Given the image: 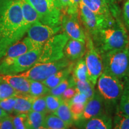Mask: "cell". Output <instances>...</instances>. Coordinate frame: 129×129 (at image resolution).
Instances as JSON below:
<instances>
[{"label": "cell", "mask_w": 129, "mask_h": 129, "mask_svg": "<svg viewBox=\"0 0 129 129\" xmlns=\"http://www.w3.org/2000/svg\"><path fill=\"white\" fill-rule=\"evenodd\" d=\"M29 28L23 20L19 0H0V60Z\"/></svg>", "instance_id": "obj_1"}, {"label": "cell", "mask_w": 129, "mask_h": 129, "mask_svg": "<svg viewBox=\"0 0 129 129\" xmlns=\"http://www.w3.org/2000/svg\"><path fill=\"white\" fill-rule=\"evenodd\" d=\"M81 0H70V4L68 9L66 12H63L67 13H78L79 4H80Z\"/></svg>", "instance_id": "obj_42"}, {"label": "cell", "mask_w": 129, "mask_h": 129, "mask_svg": "<svg viewBox=\"0 0 129 129\" xmlns=\"http://www.w3.org/2000/svg\"><path fill=\"white\" fill-rule=\"evenodd\" d=\"M77 92V90L75 88V86L69 87L67 88L64 91V92L62 93L61 98L63 101L69 102L72 98L74 96V95L76 94Z\"/></svg>", "instance_id": "obj_41"}, {"label": "cell", "mask_w": 129, "mask_h": 129, "mask_svg": "<svg viewBox=\"0 0 129 129\" xmlns=\"http://www.w3.org/2000/svg\"><path fill=\"white\" fill-rule=\"evenodd\" d=\"M91 37L100 54L129 47L128 31L121 20H114L98 29Z\"/></svg>", "instance_id": "obj_2"}, {"label": "cell", "mask_w": 129, "mask_h": 129, "mask_svg": "<svg viewBox=\"0 0 129 129\" xmlns=\"http://www.w3.org/2000/svg\"><path fill=\"white\" fill-rule=\"evenodd\" d=\"M16 104V96L0 101V107L8 114H12L14 111Z\"/></svg>", "instance_id": "obj_36"}, {"label": "cell", "mask_w": 129, "mask_h": 129, "mask_svg": "<svg viewBox=\"0 0 129 129\" xmlns=\"http://www.w3.org/2000/svg\"><path fill=\"white\" fill-rule=\"evenodd\" d=\"M116 1H117L118 3H120V2H121V1H122V0H116Z\"/></svg>", "instance_id": "obj_46"}, {"label": "cell", "mask_w": 129, "mask_h": 129, "mask_svg": "<svg viewBox=\"0 0 129 129\" xmlns=\"http://www.w3.org/2000/svg\"><path fill=\"white\" fill-rule=\"evenodd\" d=\"M107 5L110 10L111 13L114 19L116 20H121V11L120 6H118V3L116 0H102Z\"/></svg>", "instance_id": "obj_33"}, {"label": "cell", "mask_w": 129, "mask_h": 129, "mask_svg": "<svg viewBox=\"0 0 129 129\" xmlns=\"http://www.w3.org/2000/svg\"><path fill=\"white\" fill-rule=\"evenodd\" d=\"M47 114L30 111L27 114L25 125L26 129H35L43 126Z\"/></svg>", "instance_id": "obj_22"}, {"label": "cell", "mask_w": 129, "mask_h": 129, "mask_svg": "<svg viewBox=\"0 0 129 129\" xmlns=\"http://www.w3.org/2000/svg\"><path fill=\"white\" fill-rule=\"evenodd\" d=\"M43 126L47 129H68L69 127L65 122L53 113L46 115Z\"/></svg>", "instance_id": "obj_23"}, {"label": "cell", "mask_w": 129, "mask_h": 129, "mask_svg": "<svg viewBox=\"0 0 129 129\" xmlns=\"http://www.w3.org/2000/svg\"><path fill=\"white\" fill-rule=\"evenodd\" d=\"M74 123L80 120L84 111L85 104H69Z\"/></svg>", "instance_id": "obj_35"}, {"label": "cell", "mask_w": 129, "mask_h": 129, "mask_svg": "<svg viewBox=\"0 0 129 129\" xmlns=\"http://www.w3.org/2000/svg\"><path fill=\"white\" fill-rule=\"evenodd\" d=\"M7 115H9V114L6 112L4 110H3V109L0 107V119L2 118L3 117H6V116Z\"/></svg>", "instance_id": "obj_44"}, {"label": "cell", "mask_w": 129, "mask_h": 129, "mask_svg": "<svg viewBox=\"0 0 129 129\" xmlns=\"http://www.w3.org/2000/svg\"><path fill=\"white\" fill-rule=\"evenodd\" d=\"M85 51V43L69 38L64 48V56L70 62H76L84 56Z\"/></svg>", "instance_id": "obj_16"}, {"label": "cell", "mask_w": 129, "mask_h": 129, "mask_svg": "<svg viewBox=\"0 0 129 129\" xmlns=\"http://www.w3.org/2000/svg\"><path fill=\"white\" fill-rule=\"evenodd\" d=\"M25 1L36 10L41 23L52 27L61 26L62 8L59 0Z\"/></svg>", "instance_id": "obj_4"}, {"label": "cell", "mask_w": 129, "mask_h": 129, "mask_svg": "<svg viewBox=\"0 0 129 129\" xmlns=\"http://www.w3.org/2000/svg\"><path fill=\"white\" fill-rule=\"evenodd\" d=\"M59 3L62 6V12H66L68 9L69 4H70V0H59Z\"/></svg>", "instance_id": "obj_43"}, {"label": "cell", "mask_w": 129, "mask_h": 129, "mask_svg": "<svg viewBox=\"0 0 129 129\" xmlns=\"http://www.w3.org/2000/svg\"><path fill=\"white\" fill-rule=\"evenodd\" d=\"M86 51L84 56L87 68L89 80L93 85L96 84L97 81L103 72V62L101 55L95 47L91 37L85 33Z\"/></svg>", "instance_id": "obj_8"}, {"label": "cell", "mask_w": 129, "mask_h": 129, "mask_svg": "<svg viewBox=\"0 0 129 129\" xmlns=\"http://www.w3.org/2000/svg\"><path fill=\"white\" fill-rule=\"evenodd\" d=\"M35 129H47V128H46V127H44L43 126H41V127H38V128H35Z\"/></svg>", "instance_id": "obj_45"}, {"label": "cell", "mask_w": 129, "mask_h": 129, "mask_svg": "<svg viewBox=\"0 0 129 129\" xmlns=\"http://www.w3.org/2000/svg\"><path fill=\"white\" fill-rule=\"evenodd\" d=\"M75 62H71L68 66L58 71L46 80L41 81L50 89L55 87L66 78H67L73 72Z\"/></svg>", "instance_id": "obj_18"}, {"label": "cell", "mask_w": 129, "mask_h": 129, "mask_svg": "<svg viewBox=\"0 0 129 129\" xmlns=\"http://www.w3.org/2000/svg\"><path fill=\"white\" fill-rule=\"evenodd\" d=\"M122 20L127 31L129 32V0H126L124 4Z\"/></svg>", "instance_id": "obj_39"}, {"label": "cell", "mask_w": 129, "mask_h": 129, "mask_svg": "<svg viewBox=\"0 0 129 129\" xmlns=\"http://www.w3.org/2000/svg\"><path fill=\"white\" fill-rule=\"evenodd\" d=\"M35 97L29 94H20L17 93L16 95V104L14 108V114H27L31 111L32 104Z\"/></svg>", "instance_id": "obj_19"}, {"label": "cell", "mask_w": 129, "mask_h": 129, "mask_svg": "<svg viewBox=\"0 0 129 129\" xmlns=\"http://www.w3.org/2000/svg\"><path fill=\"white\" fill-rule=\"evenodd\" d=\"M75 79L74 78L72 74H71L69 76L64 80L63 81L55 87L51 88L50 90L49 94L54 95L56 96L61 97L62 93L67 88L69 87L75 86Z\"/></svg>", "instance_id": "obj_29"}, {"label": "cell", "mask_w": 129, "mask_h": 129, "mask_svg": "<svg viewBox=\"0 0 129 129\" xmlns=\"http://www.w3.org/2000/svg\"><path fill=\"white\" fill-rule=\"evenodd\" d=\"M31 111L47 114L48 111L44 96L35 98L32 104Z\"/></svg>", "instance_id": "obj_34"}, {"label": "cell", "mask_w": 129, "mask_h": 129, "mask_svg": "<svg viewBox=\"0 0 129 129\" xmlns=\"http://www.w3.org/2000/svg\"><path fill=\"white\" fill-rule=\"evenodd\" d=\"M78 15L81 23L84 28L85 33L91 36L100 28L109 24L114 18L98 15L86 7L80 1L78 8Z\"/></svg>", "instance_id": "obj_10"}, {"label": "cell", "mask_w": 129, "mask_h": 129, "mask_svg": "<svg viewBox=\"0 0 129 129\" xmlns=\"http://www.w3.org/2000/svg\"><path fill=\"white\" fill-rule=\"evenodd\" d=\"M129 78V72H128V77H127V78ZM126 78V79H127Z\"/></svg>", "instance_id": "obj_47"}, {"label": "cell", "mask_w": 129, "mask_h": 129, "mask_svg": "<svg viewBox=\"0 0 129 129\" xmlns=\"http://www.w3.org/2000/svg\"><path fill=\"white\" fill-rule=\"evenodd\" d=\"M96 83L97 91L102 98L105 106L117 105L123 91V82L109 74L102 72Z\"/></svg>", "instance_id": "obj_5"}, {"label": "cell", "mask_w": 129, "mask_h": 129, "mask_svg": "<svg viewBox=\"0 0 129 129\" xmlns=\"http://www.w3.org/2000/svg\"><path fill=\"white\" fill-rule=\"evenodd\" d=\"M94 86L90 81H80L75 80V87L77 91L85 94L88 99H91L94 95L96 90Z\"/></svg>", "instance_id": "obj_28"}, {"label": "cell", "mask_w": 129, "mask_h": 129, "mask_svg": "<svg viewBox=\"0 0 129 129\" xmlns=\"http://www.w3.org/2000/svg\"><path fill=\"white\" fill-rule=\"evenodd\" d=\"M35 48L37 47L28 37L12 45L0 63V71L9 67L16 58Z\"/></svg>", "instance_id": "obj_13"}, {"label": "cell", "mask_w": 129, "mask_h": 129, "mask_svg": "<svg viewBox=\"0 0 129 129\" xmlns=\"http://www.w3.org/2000/svg\"><path fill=\"white\" fill-rule=\"evenodd\" d=\"M26 116V114H19L13 117V122L14 129H26L25 125Z\"/></svg>", "instance_id": "obj_37"}, {"label": "cell", "mask_w": 129, "mask_h": 129, "mask_svg": "<svg viewBox=\"0 0 129 129\" xmlns=\"http://www.w3.org/2000/svg\"><path fill=\"white\" fill-rule=\"evenodd\" d=\"M44 97L48 113H54L63 101L61 97L54 96L49 93L46 94Z\"/></svg>", "instance_id": "obj_31"}, {"label": "cell", "mask_w": 129, "mask_h": 129, "mask_svg": "<svg viewBox=\"0 0 129 129\" xmlns=\"http://www.w3.org/2000/svg\"><path fill=\"white\" fill-rule=\"evenodd\" d=\"M105 106L104 100L96 90L93 96L86 102L83 114L80 120L76 122L83 121L103 114L105 113Z\"/></svg>", "instance_id": "obj_14"}, {"label": "cell", "mask_w": 129, "mask_h": 129, "mask_svg": "<svg viewBox=\"0 0 129 129\" xmlns=\"http://www.w3.org/2000/svg\"><path fill=\"white\" fill-rule=\"evenodd\" d=\"M22 8V15L25 23L30 28L31 25L37 22H40V17L36 10L31 5L25 0H19Z\"/></svg>", "instance_id": "obj_21"}, {"label": "cell", "mask_w": 129, "mask_h": 129, "mask_svg": "<svg viewBox=\"0 0 129 129\" xmlns=\"http://www.w3.org/2000/svg\"><path fill=\"white\" fill-rule=\"evenodd\" d=\"M42 48H35L16 58L9 67L0 71L2 75H17L29 69L37 63Z\"/></svg>", "instance_id": "obj_9"}, {"label": "cell", "mask_w": 129, "mask_h": 129, "mask_svg": "<svg viewBox=\"0 0 129 129\" xmlns=\"http://www.w3.org/2000/svg\"><path fill=\"white\" fill-rule=\"evenodd\" d=\"M103 72L115 77L122 82L129 72V47L114 50L101 54Z\"/></svg>", "instance_id": "obj_3"}, {"label": "cell", "mask_w": 129, "mask_h": 129, "mask_svg": "<svg viewBox=\"0 0 129 129\" xmlns=\"http://www.w3.org/2000/svg\"><path fill=\"white\" fill-rule=\"evenodd\" d=\"M68 40L64 32L57 34L48 40L43 45L37 63L56 62L64 57V48Z\"/></svg>", "instance_id": "obj_6"}, {"label": "cell", "mask_w": 129, "mask_h": 129, "mask_svg": "<svg viewBox=\"0 0 129 129\" xmlns=\"http://www.w3.org/2000/svg\"><path fill=\"white\" fill-rule=\"evenodd\" d=\"M62 29V26L52 27L37 22L30 26L27 31V37L37 47H43L44 43Z\"/></svg>", "instance_id": "obj_12"}, {"label": "cell", "mask_w": 129, "mask_h": 129, "mask_svg": "<svg viewBox=\"0 0 129 129\" xmlns=\"http://www.w3.org/2000/svg\"><path fill=\"white\" fill-rule=\"evenodd\" d=\"M124 88L118 108L122 114L129 116V78L123 81Z\"/></svg>", "instance_id": "obj_26"}, {"label": "cell", "mask_w": 129, "mask_h": 129, "mask_svg": "<svg viewBox=\"0 0 129 129\" xmlns=\"http://www.w3.org/2000/svg\"><path fill=\"white\" fill-rule=\"evenodd\" d=\"M2 78L18 93L29 94L30 80L19 75H1Z\"/></svg>", "instance_id": "obj_17"}, {"label": "cell", "mask_w": 129, "mask_h": 129, "mask_svg": "<svg viewBox=\"0 0 129 129\" xmlns=\"http://www.w3.org/2000/svg\"><path fill=\"white\" fill-rule=\"evenodd\" d=\"M112 129H129V116L122 114L118 107L112 122Z\"/></svg>", "instance_id": "obj_30"}, {"label": "cell", "mask_w": 129, "mask_h": 129, "mask_svg": "<svg viewBox=\"0 0 129 129\" xmlns=\"http://www.w3.org/2000/svg\"><path fill=\"white\" fill-rule=\"evenodd\" d=\"M53 114H55L58 117L60 118L61 120L65 122L69 127L71 126L74 124V120L69 108L68 102L63 101L57 110Z\"/></svg>", "instance_id": "obj_25"}, {"label": "cell", "mask_w": 129, "mask_h": 129, "mask_svg": "<svg viewBox=\"0 0 129 129\" xmlns=\"http://www.w3.org/2000/svg\"><path fill=\"white\" fill-rule=\"evenodd\" d=\"M61 26L69 38L85 43V32L79 19L78 13L69 14L62 12Z\"/></svg>", "instance_id": "obj_11"}, {"label": "cell", "mask_w": 129, "mask_h": 129, "mask_svg": "<svg viewBox=\"0 0 129 129\" xmlns=\"http://www.w3.org/2000/svg\"><path fill=\"white\" fill-rule=\"evenodd\" d=\"M17 93L9 84L0 78V101L16 96Z\"/></svg>", "instance_id": "obj_32"}, {"label": "cell", "mask_w": 129, "mask_h": 129, "mask_svg": "<svg viewBox=\"0 0 129 129\" xmlns=\"http://www.w3.org/2000/svg\"><path fill=\"white\" fill-rule=\"evenodd\" d=\"M13 120V117L9 115L0 119V129H14Z\"/></svg>", "instance_id": "obj_38"}, {"label": "cell", "mask_w": 129, "mask_h": 129, "mask_svg": "<svg viewBox=\"0 0 129 129\" xmlns=\"http://www.w3.org/2000/svg\"><path fill=\"white\" fill-rule=\"evenodd\" d=\"M73 76L75 80L80 81H90L87 68L85 64L84 57L75 62L73 69Z\"/></svg>", "instance_id": "obj_24"}, {"label": "cell", "mask_w": 129, "mask_h": 129, "mask_svg": "<svg viewBox=\"0 0 129 129\" xmlns=\"http://www.w3.org/2000/svg\"><path fill=\"white\" fill-rule=\"evenodd\" d=\"M30 80L29 94L32 96L37 97L44 96L49 93L50 88L47 87L41 81Z\"/></svg>", "instance_id": "obj_27"}, {"label": "cell", "mask_w": 129, "mask_h": 129, "mask_svg": "<svg viewBox=\"0 0 129 129\" xmlns=\"http://www.w3.org/2000/svg\"><path fill=\"white\" fill-rule=\"evenodd\" d=\"M88 99L83 93L77 91L76 94L68 102L69 104H86Z\"/></svg>", "instance_id": "obj_40"}, {"label": "cell", "mask_w": 129, "mask_h": 129, "mask_svg": "<svg viewBox=\"0 0 129 129\" xmlns=\"http://www.w3.org/2000/svg\"><path fill=\"white\" fill-rule=\"evenodd\" d=\"M75 124L80 129H112V118L105 112L97 117Z\"/></svg>", "instance_id": "obj_15"}, {"label": "cell", "mask_w": 129, "mask_h": 129, "mask_svg": "<svg viewBox=\"0 0 129 129\" xmlns=\"http://www.w3.org/2000/svg\"><path fill=\"white\" fill-rule=\"evenodd\" d=\"M81 1L90 10L98 15L104 16L107 18L113 17L109 7L102 0H81Z\"/></svg>", "instance_id": "obj_20"}, {"label": "cell", "mask_w": 129, "mask_h": 129, "mask_svg": "<svg viewBox=\"0 0 129 129\" xmlns=\"http://www.w3.org/2000/svg\"><path fill=\"white\" fill-rule=\"evenodd\" d=\"M71 62L63 57L56 62L36 63L28 70L17 75L28 80L43 81L58 71L67 67Z\"/></svg>", "instance_id": "obj_7"}]
</instances>
